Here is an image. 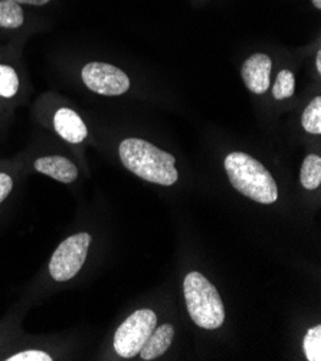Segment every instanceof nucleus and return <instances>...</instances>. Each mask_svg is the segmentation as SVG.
<instances>
[{
	"instance_id": "14",
	"label": "nucleus",
	"mask_w": 321,
	"mask_h": 361,
	"mask_svg": "<svg viewBox=\"0 0 321 361\" xmlns=\"http://www.w3.org/2000/svg\"><path fill=\"white\" fill-rule=\"evenodd\" d=\"M296 91V78L291 71L284 69L277 75L272 95L275 99H287L294 95Z\"/></svg>"
},
{
	"instance_id": "11",
	"label": "nucleus",
	"mask_w": 321,
	"mask_h": 361,
	"mask_svg": "<svg viewBox=\"0 0 321 361\" xmlns=\"http://www.w3.org/2000/svg\"><path fill=\"white\" fill-rule=\"evenodd\" d=\"M301 186H304L307 190H314L321 183V159L315 154H310L305 157L303 166H301V174H300Z\"/></svg>"
},
{
	"instance_id": "1",
	"label": "nucleus",
	"mask_w": 321,
	"mask_h": 361,
	"mask_svg": "<svg viewBox=\"0 0 321 361\" xmlns=\"http://www.w3.org/2000/svg\"><path fill=\"white\" fill-rule=\"evenodd\" d=\"M120 159L126 169L146 182L171 186L179 178L171 154L140 138H127L120 144Z\"/></svg>"
},
{
	"instance_id": "6",
	"label": "nucleus",
	"mask_w": 321,
	"mask_h": 361,
	"mask_svg": "<svg viewBox=\"0 0 321 361\" xmlns=\"http://www.w3.org/2000/svg\"><path fill=\"white\" fill-rule=\"evenodd\" d=\"M84 84L99 95H123L130 88V80L124 72L105 62H90L83 68Z\"/></svg>"
},
{
	"instance_id": "10",
	"label": "nucleus",
	"mask_w": 321,
	"mask_h": 361,
	"mask_svg": "<svg viewBox=\"0 0 321 361\" xmlns=\"http://www.w3.org/2000/svg\"><path fill=\"white\" fill-rule=\"evenodd\" d=\"M174 338V329L170 326V324H163V326L157 327L153 330L152 336L147 338V341L143 345L140 350V357L143 360H155L160 355H163L169 347L171 345Z\"/></svg>"
},
{
	"instance_id": "8",
	"label": "nucleus",
	"mask_w": 321,
	"mask_h": 361,
	"mask_svg": "<svg viewBox=\"0 0 321 361\" xmlns=\"http://www.w3.org/2000/svg\"><path fill=\"white\" fill-rule=\"evenodd\" d=\"M54 127L55 131L71 144L83 142L88 135L83 118L71 108H59L54 117Z\"/></svg>"
},
{
	"instance_id": "15",
	"label": "nucleus",
	"mask_w": 321,
	"mask_h": 361,
	"mask_svg": "<svg viewBox=\"0 0 321 361\" xmlns=\"http://www.w3.org/2000/svg\"><path fill=\"white\" fill-rule=\"evenodd\" d=\"M19 90V78L12 66L0 65V97L12 98Z\"/></svg>"
},
{
	"instance_id": "2",
	"label": "nucleus",
	"mask_w": 321,
	"mask_h": 361,
	"mask_svg": "<svg viewBox=\"0 0 321 361\" xmlns=\"http://www.w3.org/2000/svg\"><path fill=\"white\" fill-rule=\"evenodd\" d=\"M225 170L232 186L243 196L262 204L278 199V188L269 171L249 154L235 152L225 159Z\"/></svg>"
},
{
	"instance_id": "17",
	"label": "nucleus",
	"mask_w": 321,
	"mask_h": 361,
	"mask_svg": "<svg viewBox=\"0 0 321 361\" xmlns=\"http://www.w3.org/2000/svg\"><path fill=\"white\" fill-rule=\"evenodd\" d=\"M52 357L40 350H26L18 354H13L8 358V361H51Z\"/></svg>"
},
{
	"instance_id": "19",
	"label": "nucleus",
	"mask_w": 321,
	"mask_h": 361,
	"mask_svg": "<svg viewBox=\"0 0 321 361\" xmlns=\"http://www.w3.org/2000/svg\"><path fill=\"white\" fill-rule=\"evenodd\" d=\"M8 2H15L18 5L23 4V5H33V6H42L47 5L49 0H8Z\"/></svg>"
},
{
	"instance_id": "3",
	"label": "nucleus",
	"mask_w": 321,
	"mask_h": 361,
	"mask_svg": "<svg viewBox=\"0 0 321 361\" xmlns=\"http://www.w3.org/2000/svg\"><path fill=\"white\" fill-rule=\"evenodd\" d=\"M186 307L195 324L205 330H217L225 321V308L215 286L199 272H190L183 281Z\"/></svg>"
},
{
	"instance_id": "9",
	"label": "nucleus",
	"mask_w": 321,
	"mask_h": 361,
	"mask_svg": "<svg viewBox=\"0 0 321 361\" xmlns=\"http://www.w3.org/2000/svg\"><path fill=\"white\" fill-rule=\"evenodd\" d=\"M35 169L37 171L47 174L61 183H74L77 177H78V169L77 166L62 157V156H48V157H41L37 161H35Z\"/></svg>"
},
{
	"instance_id": "4",
	"label": "nucleus",
	"mask_w": 321,
	"mask_h": 361,
	"mask_svg": "<svg viewBox=\"0 0 321 361\" xmlns=\"http://www.w3.org/2000/svg\"><path fill=\"white\" fill-rule=\"evenodd\" d=\"M156 326L157 315L152 310H138L133 312L116 331V353L124 358L137 355Z\"/></svg>"
},
{
	"instance_id": "7",
	"label": "nucleus",
	"mask_w": 321,
	"mask_h": 361,
	"mask_svg": "<svg viewBox=\"0 0 321 361\" xmlns=\"http://www.w3.org/2000/svg\"><path fill=\"white\" fill-rule=\"evenodd\" d=\"M272 61L268 55L255 54L248 58L242 66V80L246 88L254 94H264L269 87Z\"/></svg>"
},
{
	"instance_id": "18",
	"label": "nucleus",
	"mask_w": 321,
	"mask_h": 361,
	"mask_svg": "<svg viewBox=\"0 0 321 361\" xmlns=\"http://www.w3.org/2000/svg\"><path fill=\"white\" fill-rule=\"evenodd\" d=\"M13 189V180L9 174L0 173V203H2Z\"/></svg>"
},
{
	"instance_id": "21",
	"label": "nucleus",
	"mask_w": 321,
	"mask_h": 361,
	"mask_svg": "<svg viewBox=\"0 0 321 361\" xmlns=\"http://www.w3.org/2000/svg\"><path fill=\"white\" fill-rule=\"evenodd\" d=\"M311 2L317 9H321V0H311Z\"/></svg>"
},
{
	"instance_id": "20",
	"label": "nucleus",
	"mask_w": 321,
	"mask_h": 361,
	"mask_svg": "<svg viewBox=\"0 0 321 361\" xmlns=\"http://www.w3.org/2000/svg\"><path fill=\"white\" fill-rule=\"evenodd\" d=\"M315 66H317V71L321 72V51L317 52V56H315Z\"/></svg>"
},
{
	"instance_id": "13",
	"label": "nucleus",
	"mask_w": 321,
	"mask_h": 361,
	"mask_svg": "<svg viewBox=\"0 0 321 361\" xmlns=\"http://www.w3.org/2000/svg\"><path fill=\"white\" fill-rule=\"evenodd\" d=\"M303 128L310 134H321V98L315 97L301 117Z\"/></svg>"
},
{
	"instance_id": "16",
	"label": "nucleus",
	"mask_w": 321,
	"mask_h": 361,
	"mask_svg": "<svg viewBox=\"0 0 321 361\" xmlns=\"http://www.w3.org/2000/svg\"><path fill=\"white\" fill-rule=\"evenodd\" d=\"M304 353L308 361L321 360V327L315 326L307 331L304 337Z\"/></svg>"
},
{
	"instance_id": "5",
	"label": "nucleus",
	"mask_w": 321,
	"mask_h": 361,
	"mask_svg": "<svg viewBox=\"0 0 321 361\" xmlns=\"http://www.w3.org/2000/svg\"><path fill=\"white\" fill-rule=\"evenodd\" d=\"M91 240L92 238L90 233L81 232L59 243L49 262L51 276L58 282H65L74 278L87 259Z\"/></svg>"
},
{
	"instance_id": "12",
	"label": "nucleus",
	"mask_w": 321,
	"mask_h": 361,
	"mask_svg": "<svg viewBox=\"0 0 321 361\" xmlns=\"http://www.w3.org/2000/svg\"><path fill=\"white\" fill-rule=\"evenodd\" d=\"M25 16L20 5L8 0H0V27L16 29L23 25Z\"/></svg>"
}]
</instances>
